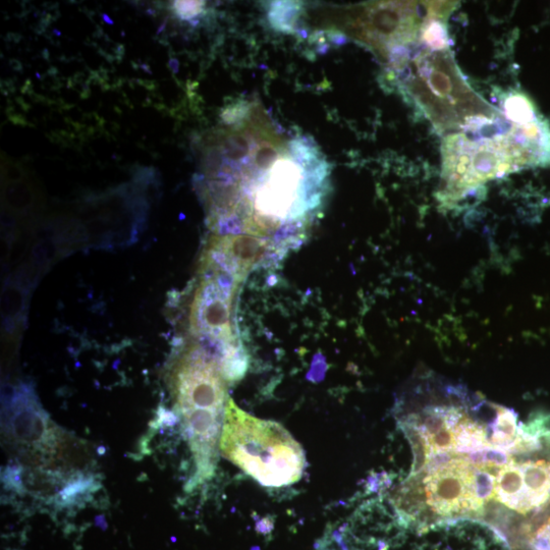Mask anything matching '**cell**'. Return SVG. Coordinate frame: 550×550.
Returning a JSON list of instances; mask_svg holds the SVG:
<instances>
[{
	"mask_svg": "<svg viewBox=\"0 0 550 550\" xmlns=\"http://www.w3.org/2000/svg\"><path fill=\"white\" fill-rule=\"evenodd\" d=\"M233 113L208 158L211 228L268 240L285 256L322 208L329 165L311 138L285 132L258 105Z\"/></svg>",
	"mask_w": 550,
	"mask_h": 550,
	"instance_id": "1",
	"label": "cell"
},
{
	"mask_svg": "<svg viewBox=\"0 0 550 550\" xmlns=\"http://www.w3.org/2000/svg\"><path fill=\"white\" fill-rule=\"evenodd\" d=\"M224 457L267 487L296 483L306 466L295 438L277 422L256 418L229 400L220 436Z\"/></svg>",
	"mask_w": 550,
	"mask_h": 550,
	"instance_id": "2",
	"label": "cell"
},
{
	"mask_svg": "<svg viewBox=\"0 0 550 550\" xmlns=\"http://www.w3.org/2000/svg\"><path fill=\"white\" fill-rule=\"evenodd\" d=\"M226 380L222 365L201 346L191 350L177 369L178 404L203 477L214 468L215 447L225 419Z\"/></svg>",
	"mask_w": 550,
	"mask_h": 550,
	"instance_id": "3",
	"label": "cell"
},
{
	"mask_svg": "<svg viewBox=\"0 0 550 550\" xmlns=\"http://www.w3.org/2000/svg\"><path fill=\"white\" fill-rule=\"evenodd\" d=\"M240 285L229 273L202 264V280L192 306V333L222 365L227 380L240 378L247 367L233 317Z\"/></svg>",
	"mask_w": 550,
	"mask_h": 550,
	"instance_id": "4",
	"label": "cell"
},
{
	"mask_svg": "<svg viewBox=\"0 0 550 550\" xmlns=\"http://www.w3.org/2000/svg\"><path fill=\"white\" fill-rule=\"evenodd\" d=\"M427 53L416 60L406 83L435 124L448 129L499 116L468 87L447 50Z\"/></svg>",
	"mask_w": 550,
	"mask_h": 550,
	"instance_id": "5",
	"label": "cell"
},
{
	"mask_svg": "<svg viewBox=\"0 0 550 550\" xmlns=\"http://www.w3.org/2000/svg\"><path fill=\"white\" fill-rule=\"evenodd\" d=\"M282 258L279 249L268 240L243 234L215 235L203 264L229 273L242 284L252 271Z\"/></svg>",
	"mask_w": 550,
	"mask_h": 550,
	"instance_id": "6",
	"label": "cell"
},
{
	"mask_svg": "<svg viewBox=\"0 0 550 550\" xmlns=\"http://www.w3.org/2000/svg\"><path fill=\"white\" fill-rule=\"evenodd\" d=\"M476 468L467 460H453L424 481L427 502L439 515L478 512L483 502L475 493Z\"/></svg>",
	"mask_w": 550,
	"mask_h": 550,
	"instance_id": "7",
	"label": "cell"
},
{
	"mask_svg": "<svg viewBox=\"0 0 550 550\" xmlns=\"http://www.w3.org/2000/svg\"><path fill=\"white\" fill-rule=\"evenodd\" d=\"M494 493L501 503L519 513L526 514L533 509L527 497L522 471L516 464L502 468L495 480Z\"/></svg>",
	"mask_w": 550,
	"mask_h": 550,
	"instance_id": "8",
	"label": "cell"
},
{
	"mask_svg": "<svg viewBox=\"0 0 550 550\" xmlns=\"http://www.w3.org/2000/svg\"><path fill=\"white\" fill-rule=\"evenodd\" d=\"M520 469L524 478L527 497L533 508H538L549 500L550 463L544 461L522 464Z\"/></svg>",
	"mask_w": 550,
	"mask_h": 550,
	"instance_id": "9",
	"label": "cell"
},
{
	"mask_svg": "<svg viewBox=\"0 0 550 550\" xmlns=\"http://www.w3.org/2000/svg\"><path fill=\"white\" fill-rule=\"evenodd\" d=\"M403 430L412 448L414 462L409 478L418 476L427 467L431 455L428 438L419 426L417 416H411L404 423Z\"/></svg>",
	"mask_w": 550,
	"mask_h": 550,
	"instance_id": "10",
	"label": "cell"
},
{
	"mask_svg": "<svg viewBox=\"0 0 550 550\" xmlns=\"http://www.w3.org/2000/svg\"><path fill=\"white\" fill-rule=\"evenodd\" d=\"M427 438L431 454L452 453L456 450V433L448 426Z\"/></svg>",
	"mask_w": 550,
	"mask_h": 550,
	"instance_id": "11",
	"label": "cell"
},
{
	"mask_svg": "<svg viewBox=\"0 0 550 550\" xmlns=\"http://www.w3.org/2000/svg\"><path fill=\"white\" fill-rule=\"evenodd\" d=\"M495 480L491 474L484 470H477L475 473V493L478 500L484 502L490 499L494 493Z\"/></svg>",
	"mask_w": 550,
	"mask_h": 550,
	"instance_id": "12",
	"label": "cell"
},
{
	"mask_svg": "<svg viewBox=\"0 0 550 550\" xmlns=\"http://www.w3.org/2000/svg\"><path fill=\"white\" fill-rule=\"evenodd\" d=\"M176 9L183 18L193 17L200 11V3H176Z\"/></svg>",
	"mask_w": 550,
	"mask_h": 550,
	"instance_id": "13",
	"label": "cell"
}]
</instances>
